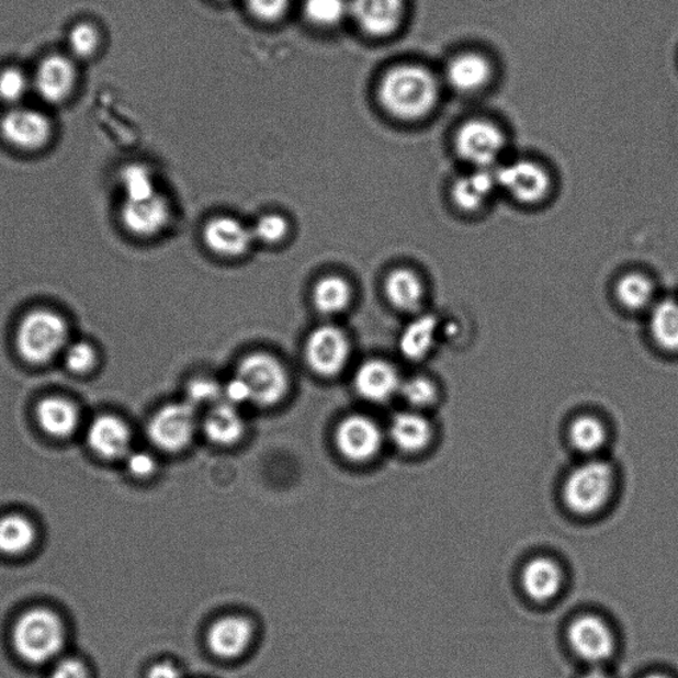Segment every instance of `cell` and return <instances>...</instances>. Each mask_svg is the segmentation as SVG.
Wrapping results in <instances>:
<instances>
[{"label": "cell", "mask_w": 678, "mask_h": 678, "mask_svg": "<svg viewBox=\"0 0 678 678\" xmlns=\"http://www.w3.org/2000/svg\"><path fill=\"white\" fill-rule=\"evenodd\" d=\"M399 395L409 407L423 409L437 403L439 389L430 378L419 375L403 380Z\"/></svg>", "instance_id": "38"}, {"label": "cell", "mask_w": 678, "mask_h": 678, "mask_svg": "<svg viewBox=\"0 0 678 678\" xmlns=\"http://www.w3.org/2000/svg\"><path fill=\"white\" fill-rule=\"evenodd\" d=\"M498 189L515 201L527 206H535L547 200L553 189V179L542 165L529 159L500 166L496 169Z\"/></svg>", "instance_id": "10"}, {"label": "cell", "mask_w": 678, "mask_h": 678, "mask_svg": "<svg viewBox=\"0 0 678 678\" xmlns=\"http://www.w3.org/2000/svg\"><path fill=\"white\" fill-rule=\"evenodd\" d=\"M67 54L76 61H87L99 55L104 36L98 24L89 21L75 23L67 32Z\"/></svg>", "instance_id": "32"}, {"label": "cell", "mask_w": 678, "mask_h": 678, "mask_svg": "<svg viewBox=\"0 0 678 678\" xmlns=\"http://www.w3.org/2000/svg\"><path fill=\"white\" fill-rule=\"evenodd\" d=\"M146 678H182V675L174 664L158 663L147 671Z\"/></svg>", "instance_id": "45"}, {"label": "cell", "mask_w": 678, "mask_h": 678, "mask_svg": "<svg viewBox=\"0 0 678 678\" xmlns=\"http://www.w3.org/2000/svg\"><path fill=\"white\" fill-rule=\"evenodd\" d=\"M195 407L183 400L169 403L152 415L147 437L159 450L178 452L190 444L196 428Z\"/></svg>", "instance_id": "11"}, {"label": "cell", "mask_w": 678, "mask_h": 678, "mask_svg": "<svg viewBox=\"0 0 678 678\" xmlns=\"http://www.w3.org/2000/svg\"><path fill=\"white\" fill-rule=\"evenodd\" d=\"M354 301L350 281L339 274L319 278L312 290V304L319 315L336 317L347 312Z\"/></svg>", "instance_id": "23"}, {"label": "cell", "mask_w": 678, "mask_h": 678, "mask_svg": "<svg viewBox=\"0 0 678 678\" xmlns=\"http://www.w3.org/2000/svg\"><path fill=\"white\" fill-rule=\"evenodd\" d=\"M494 68L485 56L477 53L460 54L448 63V84L459 93L472 94L489 84Z\"/></svg>", "instance_id": "19"}, {"label": "cell", "mask_w": 678, "mask_h": 678, "mask_svg": "<svg viewBox=\"0 0 678 678\" xmlns=\"http://www.w3.org/2000/svg\"><path fill=\"white\" fill-rule=\"evenodd\" d=\"M184 400L195 408L214 406L217 402L223 400V385L213 378H207V376H197V378L188 383Z\"/></svg>", "instance_id": "39"}, {"label": "cell", "mask_w": 678, "mask_h": 678, "mask_svg": "<svg viewBox=\"0 0 678 678\" xmlns=\"http://www.w3.org/2000/svg\"><path fill=\"white\" fill-rule=\"evenodd\" d=\"M568 642L575 654L588 663L599 664L612 656L615 639L603 620L586 615L575 619L568 626Z\"/></svg>", "instance_id": "16"}, {"label": "cell", "mask_w": 678, "mask_h": 678, "mask_svg": "<svg viewBox=\"0 0 678 678\" xmlns=\"http://www.w3.org/2000/svg\"><path fill=\"white\" fill-rule=\"evenodd\" d=\"M432 428L423 415L417 411L396 414L389 423V438L405 452H418L430 443Z\"/></svg>", "instance_id": "27"}, {"label": "cell", "mask_w": 678, "mask_h": 678, "mask_svg": "<svg viewBox=\"0 0 678 678\" xmlns=\"http://www.w3.org/2000/svg\"><path fill=\"white\" fill-rule=\"evenodd\" d=\"M69 330L66 319L48 309L29 313L16 332V348L25 361L47 363L68 347Z\"/></svg>", "instance_id": "3"}, {"label": "cell", "mask_w": 678, "mask_h": 678, "mask_svg": "<svg viewBox=\"0 0 678 678\" xmlns=\"http://www.w3.org/2000/svg\"><path fill=\"white\" fill-rule=\"evenodd\" d=\"M402 382L399 371L392 362L373 358L358 366L353 386L362 399L382 405L399 395Z\"/></svg>", "instance_id": "17"}, {"label": "cell", "mask_w": 678, "mask_h": 678, "mask_svg": "<svg viewBox=\"0 0 678 678\" xmlns=\"http://www.w3.org/2000/svg\"><path fill=\"white\" fill-rule=\"evenodd\" d=\"M351 341L347 331L336 325L317 326L309 332L304 347L305 362L321 378H336L347 370L351 358Z\"/></svg>", "instance_id": "6"}, {"label": "cell", "mask_w": 678, "mask_h": 678, "mask_svg": "<svg viewBox=\"0 0 678 678\" xmlns=\"http://www.w3.org/2000/svg\"><path fill=\"white\" fill-rule=\"evenodd\" d=\"M35 527L27 518L9 515L0 518V553L21 555L34 545Z\"/></svg>", "instance_id": "29"}, {"label": "cell", "mask_w": 678, "mask_h": 678, "mask_svg": "<svg viewBox=\"0 0 678 678\" xmlns=\"http://www.w3.org/2000/svg\"><path fill=\"white\" fill-rule=\"evenodd\" d=\"M617 297L626 310L647 309L655 298V286L652 280L643 273H626L618 281Z\"/></svg>", "instance_id": "31"}, {"label": "cell", "mask_w": 678, "mask_h": 678, "mask_svg": "<svg viewBox=\"0 0 678 678\" xmlns=\"http://www.w3.org/2000/svg\"><path fill=\"white\" fill-rule=\"evenodd\" d=\"M580 678H610V677L609 675L604 674L603 670L597 668V669L587 671V674H585Z\"/></svg>", "instance_id": "46"}, {"label": "cell", "mask_w": 678, "mask_h": 678, "mask_svg": "<svg viewBox=\"0 0 678 678\" xmlns=\"http://www.w3.org/2000/svg\"><path fill=\"white\" fill-rule=\"evenodd\" d=\"M125 201H144L159 193L155 174L143 163L126 165L120 172Z\"/></svg>", "instance_id": "34"}, {"label": "cell", "mask_w": 678, "mask_h": 678, "mask_svg": "<svg viewBox=\"0 0 678 678\" xmlns=\"http://www.w3.org/2000/svg\"><path fill=\"white\" fill-rule=\"evenodd\" d=\"M383 292H385L387 303L394 309L415 313L423 306L426 285L417 272L399 267L387 273Z\"/></svg>", "instance_id": "22"}, {"label": "cell", "mask_w": 678, "mask_h": 678, "mask_svg": "<svg viewBox=\"0 0 678 678\" xmlns=\"http://www.w3.org/2000/svg\"><path fill=\"white\" fill-rule=\"evenodd\" d=\"M434 335H437V319L431 316L418 317L402 331L399 338L402 355L409 361L423 360L433 348Z\"/></svg>", "instance_id": "28"}, {"label": "cell", "mask_w": 678, "mask_h": 678, "mask_svg": "<svg viewBox=\"0 0 678 678\" xmlns=\"http://www.w3.org/2000/svg\"><path fill=\"white\" fill-rule=\"evenodd\" d=\"M252 636V625L246 618L226 617L210 626L207 645L215 656L229 660L245 654Z\"/></svg>", "instance_id": "20"}, {"label": "cell", "mask_w": 678, "mask_h": 678, "mask_svg": "<svg viewBox=\"0 0 678 678\" xmlns=\"http://www.w3.org/2000/svg\"><path fill=\"white\" fill-rule=\"evenodd\" d=\"M202 239L208 251L222 259H240L255 245L251 227L238 217L217 215L204 224Z\"/></svg>", "instance_id": "13"}, {"label": "cell", "mask_w": 678, "mask_h": 678, "mask_svg": "<svg viewBox=\"0 0 678 678\" xmlns=\"http://www.w3.org/2000/svg\"><path fill=\"white\" fill-rule=\"evenodd\" d=\"M498 189L496 169H475L452 184V202L463 213L473 214L489 203Z\"/></svg>", "instance_id": "21"}, {"label": "cell", "mask_w": 678, "mask_h": 678, "mask_svg": "<svg viewBox=\"0 0 678 678\" xmlns=\"http://www.w3.org/2000/svg\"><path fill=\"white\" fill-rule=\"evenodd\" d=\"M66 626L54 611L36 607L25 611L12 630V645L25 663L42 665L60 655Z\"/></svg>", "instance_id": "2"}, {"label": "cell", "mask_w": 678, "mask_h": 678, "mask_svg": "<svg viewBox=\"0 0 678 678\" xmlns=\"http://www.w3.org/2000/svg\"><path fill=\"white\" fill-rule=\"evenodd\" d=\"M247 9L251 14L265 23H276L290 12L293 0H245Z\"/></svg>", "instance_id": "41"}, {"label": "cell", "mask_w": 678, "mask_h": 678, "mask_svg": "<svg viewBox=\"0 0 678 678\" xmlns=\"http://www.w3.org/2000/svg\"><path fill=\"white\" fill-rule=\"evenodd\" d=\"M49 678H89V671L79 658L67 657L55 665Z\"/></svg>", "instance_id": "44"}, {"label": "cell", "mask_w": 678, "mask_h": 678, "mask_svg": "<svg viewBox=\"0 0 678 678\" xmlns=\"http://www.w3.org/2000/svg\"><path fill=\"white\" fill-rule=\"evenodd\" d=\"M378 101L389 116L414 123L433 112L440 100V84L430 69L418 64H399L382 76Z\"/></svg>", "instance_id": "1"}, {"label": "cell", "mask_w": 678, "mask_h": 678, "mask_svg": "<svg viewBox=\"0 0 678 678\" xmlns=\"http://www.w3.org/2000/svg\"><path fill=\"white\" fill-rule=\"evenodd\" d=\"M651 335L664 350L678 351V303L664 300L657 303L651 312Z\"/></svg>", "instance_id": "30"}, {"label": "cell", "mask_w": 678, "mask_h": 678, "mask_svg": "<svg viewBox=\"0 0 678 678\" xmlns=\"http://www.w3.org/2000/svg\"><path fill=\"white\" fill-rule=\"evenodd\" d=\"M204 433L215 444L233 445L238 443L246 431L239 407L221 400L211 406L204 418Z\"/></svg>", "instance_id": "25"}, {"label": "cell", "mask_w": 678, "mask_h": 678, "mask_svg": "<svg viewBox=\"0 0 678 678\" xmlns=\"http://www.w3.org/2000/svg\"><path fill=\"white\" fill-rule=\"evenodd\" d=\"M607 432L603 423L594 417H580L570 427L572 443L579 452L594 453L606 443Z\"/></svg>", "instance_id": "36"}, {"label": "cell", "mask_w": 678, "mask_h": 678, "mask_svg": "<svg viewBox=\"0 0 678 678\" xmlns=\"http://www.w3.org/2000/svg\"><path fill=\"white\" fill-rule=\"evenodd\" d=\"M223 400L229 403V405L240 407L246 403H251V395L246 382L238 375H234L231 380H228L223 385Z\"/></svg>", "instance_id": "43"}, {"label": "cell", "mask_w": 678, "mask_h": 678, "mask_svg": "<svg viewBox=\"0 0 678 678\" xmlns=\"http://www.w3.org/2000/svg\"><path fill=\"white\" fill-rule=\"evenodd\" d=\"M562 581L560 566L549 558L530 561L522 574L523 590L535 601L553 599L560 592Z\"/></svg>", "instance_id": "26"}, {"label": "cell", "mask_w": 678, "mask_h": 678, "mask_svg": "<svg viewBox=\"0 0 678 678\" xmlns=\"http://www.w3.org/2000/svg\"><path fill=\"white\" fill-rule=\"evenodd\" d=\"M0 136L19 150L36 151L53 139L54 124L41 109L23 104L12 106L0 117Z\"/></svg>", "instance_id": "9"}, {"label": "cell", "mask_w": 678, "mask_h": 678, "mask_svg": "<svg viewBox=\"0 0 678 678\" xmlns=\"http://www.w3.org/2000/svg\"><path fill=\"white\" fill-rule=\"evenodd\" d=\"M87 443L102 459L126 457L131 453L132 431L123 419L114 415H101L89 426Z\"/></svg>", "instance_id": "18"}, {"label": "cell", "mask_w": 678, "mask_h": 678, "mask_svg": "<svg viewBox=\"0 0 678 678\" xmlns=\"http://www.w3.org/2000/svg\"><path fill=\"white\" fill-rule=\"evenodd\" d=\"M613 471L610 464L591 460L575 468L565 484V502L577 515H592L604 507L611 495Z\"/></svg>", "instance_id": "5"}, {"label": "cell", "mask_w": 678, "mask_h": 678, "mask_svg": "<svg viewBox=\"0 0 678 678\" xmlns=\"http://www.w3.org/2000/svg\"><path fill=\"white\" fill-rule=\"evenodd\" d=\"M405 18L406 0H350V21L375 39L394 35Z\"/></svg>", "instance_id": "12"}, {"label": "cell", "mask_w": 678, "mask_h": 678, "mask_svg": "<svg viewBox=\"0 0 678 678\" xmlns=\"http://www.w3.org/2000/svg\"><path fill=\"white\" fill-rule=\"evenodd\" d=\"M303 15L315 27L337 29L350 21V0H303Z\"/></svg>", "instance_id": "33"}, {"label": "cell", "mask_w": 678, "mask_h": 678, "mask_svg": "<svg viewBox=\"0 0 678 678\" xmlns=\"http://www.w3.org/2000/svg\"><path fill=\"white\" fill-rule=\"evenodd\" d=\"M127 471L132 473L134 477L146 478L150 477L157 470L156 459L150 453L139 451L131 452L126 456Z\"/></svg>", "instance_id": "42"}, {"label": "cell", "mask_w": 678, "mask_h": 678, "mask_svg": "<svg viewBox=\"0 0 678 678\" xmlns=\"http://www.w3.org/2000/svg\"><path fill=\"white\" fill-rule=\"evenodd\" d=\"M455 147L460 158L475 169H495L507 149V137L488 120L466 121L456 133Z\"/></svg>", "instance_id": "8"}, {"label": "cell", "mask_w": 678, "mask_h": 678, "mask_svg": "<svg viewBox=\"0 0 678 678\" xmlns=\"http://www.w3.org/2000/svg\"><path fill=\"white\" fill-rule=\"evenodd\" d=\"M255 242L259 241L264 246H280L291 234V223L284 215L278 213L264 214L258 217L252 224Z\"/></svg>", "instance_id": "37"}, {"label": "cell", "mask_w": 678, "mask_h": 678, "mask_svg": "<svg viewBox=\"0 0 678 678\" xmlns=\"http://www.w3.org/2000/svg\"><path fill=\"white\" fill-rule=\"evenodd\" d=\"M78 61L68 54L53 53L43 56L31 75L32 92L44 104H66L79 86Z\"/></svg>", "instance_id": "7"}, {"label": "cell", "mask_w": 678, "mask_h": 678, "mask_svg": "<svg viewBox=\"0 0 678 678\" xmlns=\"http://www.w3.org/2000/svg\"><path fill=\"white\" fill-rule=\"evenodd\" d=\"M383 441L381 427L364 415H350L338 425L336 444L350 462L362 463L380 452Z\"/></svg>", "instance_id": "14"}, {"label": "cell", "mask_w": 678, "mask_h": 678, "mask_svg": "<svg viewBox=\"0 0 678 678\" xmlns=\"http://www.w3.org/2000/svg\"><path fill=\"white\" fill-rule=\"evenodd\" d=\"M36 419L49 437L66 439L78 430L80 414L72 402L60 396H49L37 405Z\"/></svg>", "instance_id": "24"}, {"label": "cell", "mask_w": 678, "mask_h": 678, "mask_svg": "<svg viewBox=\"0 0 678 678\" xmlns=\"http://www.w3.org/2000/svg\"><path fill=\"white\" fill-rule=\"evenodd\" d=\"M64 357L67 368L75 374H87L98 363V353L91 343L84 341L68 344Z\"/></svg>", "instance_id": "40"}, {"label": "cell", "mask_w": 678, "mask_h": 678, "mask_svg": "<svg viewBox=\"0 0 678 678\" xmlns=\"http://www.w3.org/2000/svg\"><path fill=\"white\" fill-rule=\"evenodd\" d=\"M219 2H228V0H219Z\"/></svg>", "instance_id": "48"}, {"label": "cell", "mask_w": 678, "mask_h": 678, "mask_svg": "<svg viewBox=\"0 0 678 678\" xmlns=\"http://www.w3.org/2000/svg\"><path fill=\"white\" fill-rule=\"evenodd\" d=\"M644 678H670V677L660 675V674H654V675L645 676Z\"/></svg>", "instance_id": "47"}, {"label": "cell", "mask_w": 678, "mask_h": 678, "mask_svg": "<svg viewBox=\"0 0 678 678\" xmlns=\"http://www.w3.org/2000/svg\"><path fill=\"white\" fill-rule=\"evenodd\" d=\"M32 92L31 75L16 66L0 69V102L9 108L22 105Z\"/></svg>", "instance_id": "35"}, {"label": "cell", "mask_w": 678, "mask_h": 678, "mask_svg": "<svg viewBox=\"0 0 678 678\" xmlns=\"http://www.w3.org/2000/svg\"><path fill=\"white\" fill-rule=\"evenodd\" d=\"M236 375L249 389L255 406L270 408L278 406L291 392V374L285 364L267 351H253L242 357Z\"/></svg>", "instance_id": "4"}, {"label": "cell", "mask_w": 678, "mask_h": 678, "mask_svg": "<svg viewBox=\"0 0 678 678\" xmlns=\"http://www.w3.org/2000/svg\"><path fill=\"white\" fill-rule=\"evenodd\" d=\"M171 219V203L161 193L144 201H125L121 207V221L138 238H155L170 226Z\"/></svg>", "instance_id": "15"}]
</instances>
